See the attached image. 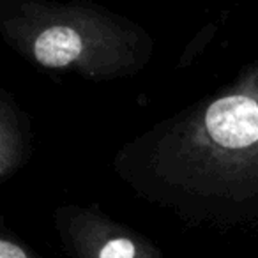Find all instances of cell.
I'll return each mask as SVG.
<instances>
[{"label":"cell","mask_w":258,"mask_h":258,"mask_svg":"<svg viewBox=\"0 0 258 258\" xmlns=\"http://www.w3.org/2000/svg\"><path fill=\"white\" fill-rule=\"evenodd\" d=\"M82 53V37L69 27L46 29L34 44L37 62L48 68H64Z\"/></svg>","instance_id":"1"},{"label":"cell","mask_w":258,"mask_h":258,"mask_svg":"<svg viewBox=\"0 0 258 258\" xmlns=\"http://www.w3.org/2000/svg\"><path fill=\"white\" fill-rule=\"evenodd\" d=\"M133 256H135V246L127 239L110 240L99 253V258H133Z\"/></svg>","instance_id":"2"},{"label":"cell","mask_w":258,"mask_h":258,"mask_svg":"<svg viewBox=\"0 0 258 258\" xmlns=\"http://www.w3.org/2000/svg\"><path fill=\"white\" fill-rule=\"evenodd\" d=\"M0 258H27V254L16 244L8 242V240H0Z\"/></svg>","instance_id":"3"}]
</instances>
